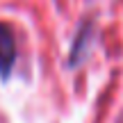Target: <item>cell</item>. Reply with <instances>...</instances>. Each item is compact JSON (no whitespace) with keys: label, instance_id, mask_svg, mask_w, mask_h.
Listing matches in <instances>:
<instances>
[{"label":"cell","instance_id":"1","mask_svg":"<svg viewBox=\"0 0 123 123\" xmlns=\"http://www.w3.org/2000/svg\"><path fill=\"white\" fill-rule=\"evenodd\" d=\"M14 62H16V41H14V32L9 25L0 23V75L7 78L12 71Z\"/></svg>","mask_w":123,"mask_h":123}]
</instances>
